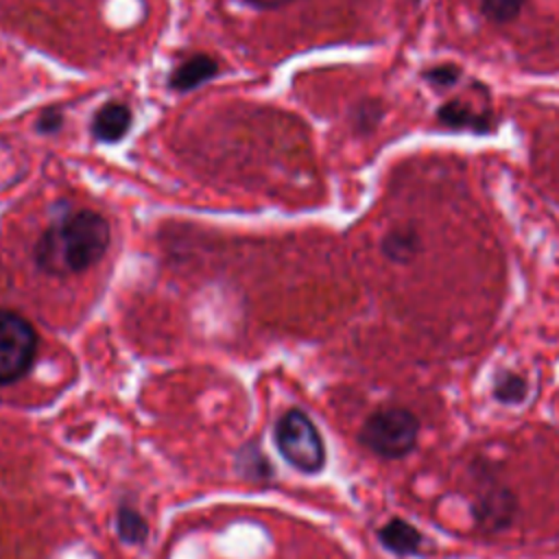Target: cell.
<instances>
[{"mask_svg": "<svg viewBox=\"0 0 559 559\" xmlns=\"http://www.w3.org/2000/svg\"><path fill=\"white\" fill-rule=\"evenodd\" d=\"M37 354V332L28 319L0 308V386L26 376Z\"/></svg>", "mask_w": 559, "mask_h": 559, "instance_id": "cell-4", "label": "cell"}, {"mask_svg": "<svg viewBox=\"0 0 559 559\" xmlns=\"http://www.w3.org/2000/svg\"><path fill=\"white\" fill-rule=\"evenodd\" d=\"M526 0H480V13L493 24H507L515 20Z\"/></svg>", "mask_w": 559, "mask_h": 559, "instance_id": "cell-13", "label": "cell"}, {"mask_svg": "<svg viewBox=\"0 0 559 559\" xmlns=\"http://www.w3.org/2000/svg\"><path fill=\"white\" fill-rule=\"evenodd\" d=\"M380 251L393 264H411L421 251V238L413 227H395L382 236Z\"/></svg>", "mask_w": 559, "mask_h": 559, "instance_id": "cell-7", "label": "cell"}, {"mask_svg": "<svg viewBox=\"0 0 559 559\" xmlns=\"http://www.w3.org/2000/svg\"><path fill=\"white\" fill-rule=\"evenodd\" d=\"M459 68L456 66H452V63H441V66H435V68H430V70H426L424 72V79L430 83V85H435V87H448V85H452V83H456L459 81Z\"/></svg>", "mask_w": 559, "mask_h": 559, "instance_id": "cell-14", "label": "cell"}, {"mask_svg": "<svg viewBox=\"0 0 559 559\" xmlns=\"http://www.w3.org/2000/svg\"><path fill=\"white\" fill-rule=\"evenodd\" d=\"M528 384L515 371H502L493 380V397L502 404H518L526 397Z\"/></svg>", "mask_w": 559, "mask_h": 559, "instance_id": "cell-12", "label": "cell"}, {"mask_svg": "<svg viewBox=\"0 0 559 559\" xmlns=\"http://www.w3.org/2000/svg\"><path fill=\"white\" fill-rule=\"evenodd\" d=\"M419 421L400 406L373 411L360 426L358 441L382 459H402L417 445Z\"/></svg>", "mask_w": 559, "mask_h": 559, "instance_id": "cell-2", "label": "cell"}, {"mask_svg": "<svg viewBox=\"0 0 559 559\" xmlns=\"http://www.w3.org/2000/svg\"><path fill=\"white\" fill-rule=\"evenodd\" d=\"M437 118L443 127L450 129H474V131H489V122L483 114H474L467 105L459 100H450L437 109Z\"/></svg>", "mask_w": 559, "mask_h": 559, "instance_id": "cell-10", "label": "cell"}, {"mask_svg": "<svg viewBox=\"0 0 559 559\" xmlns=\"http://www.w3.org/2000/svg\"><path fill=\"white\" fill-rule=\"evenodd\" d=\"M63 124V116L59 114V111H44L41 114V118H39V122H37V129L41 131V133H52V131H57L59 127Z\"/></svg>", "mask_w": 559, "mask_h": 559, "instance_id": "cell-15", "label": "cell"}, {"mask_svg": "<svg viewBox=\"0 0 559 559\" xmlns=\"http://www.w3.org/2000/svg\"><path fill=\"white\" fill-rule=\"evenodd\" d=\"M218 72V63L205 55H192L181 61L170 74V87L177 92H188Z\"/></svg>", "mask_w": 559, "mask_h": 559, "instance_id": "cell-9", "label": "cell"}, {"mask_svg": "<svg viewBox=\"0 0 559 559\" xmlns=\"http://www.w3.org/2000/svg\"><path fill=\"white\" fill-rule=\"evenodd\" d=\"M116 533L127 544H142L148 535V524L133 507L120 504L116 509Z\"/></svg>", "mask_w": 559, "mask_h": 559, "instance_id": "cell-11", "label": "cell"}, {"mask_svg": "<svg viewBox=\"0 0 559 559\" xmlns=\"http://www.w3.org/2000/svg\"><path fill=\"white\" fill-rule=\"evenodd\" d=\"M474 518L478 524H483L489 531H502L511 524L515 511H518V500L507 487L489 485L485 491L474 502Z\"/></svg>", "mask_w": 559, "mask_h": 559, "instance_id": "cell-5", "label": "cell"}, {"mask_svg": "<svg viewBox=\"0 0 559 559\" xmlns=\"http://www.w3.org/2000/svg\"><path fill=\"white\" fill-rule=\"evenodd\" d=\"M358 118H360V122H358L360 129H371V127L380 120V109L367 105V107L360 109V116H358Z\"/></svg>", "mask_w": 559, "mask_h": 559, "instance_id": "cell-16", "label": "cell"}, {"mask_svg": "<svg viewBox=\"0 0 559 559\" xmlns=\"http://www.w3.org/2000/svg\"><path fill=\"white\" fill-rule=\"evenodd\" d=\"M111 242L107 218L94 210L63 214L44 229L35 245L39 271L52 277H68L94 266Z\"/></svg>", "mask_w": 559, "mask_h": 559, "instance_id": "cell-1", "label": "cell"}, {"mask_svg": "<svg viewBox=\"0 0 559 559\" xmlns=\"http://www.w3.org/2000/svg\"><path fill=\"white\" fill-rule=\"evenodd\" d=\"M245 4L253 7V9H277V7H284L293 0H242Z\"/></svg>", "mask_w": 559, "mask_h": 559, "instance_id": "cell-17", "label": "cell"}, {"mask_svg": "<svg viewBox=\"0 0 559 559\" xmlns=\"http://www.w3.org/2000/svg\"><path fill=\"white\" fill-rule=\"evenodd\" d=\"M131 111L127 105L122 103H107L103 105L92 120V135L98 142L105 144H114L118 140H122L131 127Z\"/></svg>", "mask_w": 559, "mask_h": 559, "instance_id": "cell-6", "label": "cell"}, {"mask_svg": "<svg viewBox=\"0 0 559 559\" xmlns=\"http://www.w3.org/2000/svg\"><path fill=\"white\" fill-rule=\"evenodd\" d=\"M378 537H380V544L391 550L393 555L397 557H408V555H415L421 546V535L419 531L402 520V518H393L389 520L380 531H378Z\"/></svg>", "mask_w": 559, "mask_h": 559, "instance_id": "cell-8", "label": "cell"}, {"mask_svg": "<svg viewBox=\"0 0 559 559\" xmlns=\"http://www.w3.org/2000/svg\"><path fill=\"white\" fill-rule=\"evenodd\" d=\"M275 445L286 463L304 474H317L325 465V445L323 439L312 424V419L299 411L288 408L275 421Z\"/></svg>", "mask_w": 559, "mask_h": 559, "instance_id": "cell-3", "label": "cell"}]
</instances>
